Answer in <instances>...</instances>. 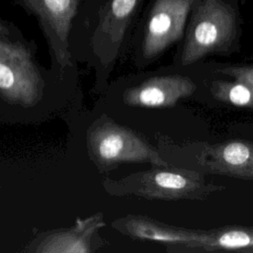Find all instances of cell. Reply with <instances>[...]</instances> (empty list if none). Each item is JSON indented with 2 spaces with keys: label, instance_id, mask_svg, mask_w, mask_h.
Segmentation results:
<instances>
[{
  "label": "cell",
  "instance_id": "obj_1",
  "mask_svg": "<svg viewBox=\"0 0 253 253\" xmlns=\"http://www.w3.org/2000/svg\"><path fill=\"white\" fill-rule=\"evenodd\" d=\"M36 42L22 32L0 37V117L34 122L58 111L67 102V87L51 69L37 61Z\"/></svg>",
  "mask_w": 253,
  "mask_h": 253
},
{
  "label": "cell",
  "instance_id": "obj_2",
  "mask_svg": "<svg viewBox=\"0 0 253 253\" xmlns=\"http://www.w3.org/2000/svg\"><path fill=\"white\" fill-rule=\"evenodd\" d=\"M145 0H95L82 14L69 40L74 59L86 56L108 76L136 25Z\"/></svg>",
  "mask_w": 253,
  "mask_h": 253
},
{
  "label": "cell",
  "instance_id": "obj_3",
  "mask_svg": "<svg viewBox=\"0 0 253 253\" xmlns=\"http://www.w3.org/2000/svg\"><path fill=\"white\" fill-rule=\"evenodd\" d=\"M112 226L127 237L159 242L164 245L166 252L238 251L253 253V225L196 229L170 225L143 214L128 213L113 221Z\"/></svg>",
  "mask_w": 253,
  "mask_h": 253
},
{
  "label": "cell",
  "instance_id": "obj_4",
  "mask_svg": "<svg viewBox=\"0 0 253 253\" xmlns=\"http://www.w3.org/2000/svg\"><path fill=\"white\" fill-rule=\"evenodd\" d=\"M242 27L238 0H197L182 39L180 63L187 66L209 55L237 52Z\"/></svg>",
  "mask_w": 253,
  "mask_h": 253
},
{
  "label": "cell",
  "instance_id": "obj_5",
  "mask_svg": "<svg viewBox=\"0 0 253 253\" xmlns=\"http://www.w3.org/2000/svg\"><path fill=\"white\" fill-rule=\"evenodd\" d=\"M103 186L112 196L160 201H205L225 190L207 181L204 173L174 165L155 166L116 180L106 178Z\"/></svg>",
  "mask_w": 253,
  "mask_h": 253
},
{
  "label": "cell",
  "instance_id": "obj_6",
  "mask_svg": "<svg viewBox=\"0 0 253 253\" xmlns=\"http://www.w3.org/2000/svg\"><path fill=\"white\" fill-rule=\"evenodd\" d=\"M161 155L172 164L187 161V166L201 173L221 175L253 181V143L244 139H230L215 143L201 141L176 142L166 135L157 136Z\"/></svg>",
  "mask_w": 253,
  "mask_h": 253
},
{
  "label": "cell",
  "instance_id": "obj_7",
  "mask_svg": "<svg viewBox=\"0 0 253 253\" xmlns=\"http://www.w3.org/2000/svg\"><path fill=\"white\" fill-rule=\"evenodd\" d=\"M86 143L89 157L101 173L122 163L172 165L143 135L118 124L107 115H102L91 124L87 130Z\"/></svg>",
  "mask_w": 253,
  "mask_h": 253
},
{
  "label": "cell",
  "instance_id": "obj_8",
  "mask_svg": "<svg viewBox=\"0 0 253 253\" xmlns=\"http://www.w3.org/2000/svg\"><path fill=\"white\" fill-rule=\"evenodd\" d=\"M84 0H15L30 16H33L48 46L54 74L70 84L71 72L75 68L69 47V37L73 23Z\"/></svg>",
  "mask_w": 253,
  "mask_h": 253
},
{
  "label": "cell",
  "instance_id": "obj_9",
  "mask_svg": "<svg viewBox=\"0 0 253 253\" xmlns=\"http://www.w3.org/2000/svg\"><path fill=\"white\" fill-rule=\"evenodd\" d=\"M196 1L150 0L143 7L135 34L136 50L142 60H152L182 41Z\"/></svg>",
  "mask_w": 253,
  "mask_h": 253
},
{
  "label": "cell",
  "instance_id": "obj_10",
  "mask_svg": "<svg viewBox=\"0 0 253 253\" xmlns=\"http://www.w3.org/2000/svg\"><path fill=\"white\" fill-rule=\"evenodd\" d=\"M196 89V83L188 76H154L126 89L123 101L126 105L136 108H170L181 99L190 97Z\"/></svg>",
  "mask_w": 253,
  "mask_h": 253
},
{
  "label": "cell",
  "instance_id": "obj_11",
  "mask_svg": "<svg viewBox=\"0 0 253 253\" xmlns=\"http://www.w3.org/2000/svg\"><path fill=\"white\" fill-rule=\"evenodd\" d=\"M106 225L102 212L86 218H77L73 226L63 230L51 231L39 236L26 251L29 252H64L89 253L98 249V231Z\"/></svg>",
  "mask_w": 253,
  "mask_h": 253
},
{
  "label": "cell",
  "instance_id": "obj_12",
  "mask_svg": "<svg viewBox=\"0 0 253 253\" xmlns=\"http://www.w3.org/2000/svg\"><path fill=\"white\" fill-rule=\"evenodd\" d=\"M216 72L232 80H214L211 83V96L222 103L253 109V64L230 65Z\"/></svg>",
  "mask_w": 253,
  "mask_h": 253
},
{
  "label": "cell",
  "instance_id": "obj_13",
  "mask_svg": "<svg viewBox=\"0 0 253 253\" xmlns=\"http://www.w3.org/2000/svg\"><path fill=\"white\" fill-rule=\"evenodd\" d=\"M19 32H21L20 29L14 23L0 17V37H11Z\"/></svg>",
  "mask_w": 253,
  "mask_h": 253
}]
</instances>
